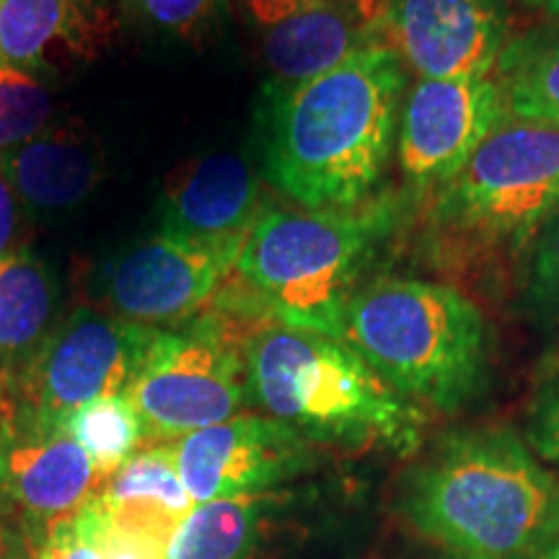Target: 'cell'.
Masks as SVG:
<instances>
[{
	"label": "cell",
	"instance_id": "6da1fadb",
	"mask_svg": "<svg viewBox=\"0 0 559 559\" xmlns=\"http://www.w3.org/2000/svg\"><path fill=\"white\" fill-rule=\"evenodd\" d=\"M407 66L391 47L362 50L317 79L264 91V179L296 207L342 213L379 198Z\"/></svg>",
	"mask_w": 559,
	"mask_h": 559
},
{
	"label": "cell",
	"instance_id": "7a4b0ae2",
	"mask_svg": "<svg viewBox=\"0 0 559 559\" xmlns=\"http://www.w3.org/2000/svg\"><path fill=\"white\" fill-rule=\"evenodd\" d=\"M402 513L449 557L536 559L559 534V481L510 430H459L409 472Z\"/></svg>",
	"mask_w": 559,
	"mask_h": 559
},
{
	"label": "cell",
	"instance_id": "3957f363",
	"mask_svg": "<svg viewBox=\"0 0 559 559\" xmlns=\"http://www.w3.org/2000/svg\"><path fill=\"white\" fill-rule=\"evenodd\" d=\"M249 402L311 443L417 451L425 415L396 394L345 340L283 324L241 347Z\"/></svg>",
	"mask_w": 559,
	"mask_h": 559
},
{
	"label": "cell",
	"instance_id": "277c9868",
	"mask_svg": "<svg viewBox=\"0 0 559 559\" xmlns=\"http://www.w3.org/2000/svg\"><path fill=\"white\" fill-rule=\"evenodd\" d=\"M342 340L419 409L453 415L487 386L485 313L451 285L409 277L362 283L345 309Z\"/></svg>",
	"mask_w": 559,
	"mask_h": 559
},
{
	"label": "cell",
	"instance_id": "5b68a950",
	"mask_svg": "<svg viewBox=\"0 0 559 559\" xmlns=\"http://www.w3.org/2000/svg\"><path fill=\"white\" fill-rule=\"evenodd\" d=\"M396 221L389 198L342 213L264 205L234 272L272 321L342 340L349 298Z\"/></svg>",
	"mask_w": 559,
	"mask_h": 559
},
{
	"label": "cell",
	"instance_id": "8992f818",
	"mask_svg": "<svg viewBox=\"0 0 559 559\" xmlns=\"http://www.w3.org/2000/svg\"><path fill=\"white\" fill-rule=\"evenodd\" d=\"M559 210V124L506 115L466 166L430 198L432 260L492 270L526 254Z\"/></svg>",
	"mask_w": 559,
	"mask_h": 559
},
{
	"label": "cell",
	"instance_id": "52a82bcc",
	"mask_svg": "<svg viewBox=\"0 0 559 559\" xmlns=\"http://www.w3.org/2000/svg\"><path fill=\"white\" fill-rule=\"evenodd\" d=\"M148 326L81 306L55 326L16 379L3 383V407L37 432H58L75 409L128 391Z\"/></svg>",
	"mask_w": 559,
	"mask_h": 559
},
{
	"label": "cell",
	"instance_id": "ba28073f",
	"mask_svg": "<svg viewBox=\"0 0 559 559\" xmlns=\"http://www.w3.org/2000/svg\"><path fill=\"white\" fill-rule=\"evenodd\" d=\"M124 396L143 419L148 445L241 415L249 402L241 349L202 330H153Z\"/></svg>",
	"mask_w": 559,
	"mask_h": 559
},
{
	"label": "cell",
	"instance_id": "9c48e42d",
	"mask_svg": "<svg viewBox=\"0 0 559 559\" xmlns=\"http://www.w3.org/2000/svg\"><path fill=\"white\" fill-rule=\"evenodd\" d=\"M506 115L492 75L419 79L404 94L396 132V158L409 190L419 198L443 190Z\"/></svg>",
	"mask_w": 559,
	"mask_h": 559
},
{
	"label": "cell",
	"instance_id": "30bf717a",
	"mask_svg": "<svg viewBox=\"0 0 559 559\" xmlns=\"http://www.w3.org/2000/svg\"><path fill=\"white\" fill-rule=\"evenodd\" d=\"M236 257L239 251L153 236L122 251L104 272L107 313L148 330H179L207 309Z\"/></svg>",
	"mask_w": 559,
	"mask_h": 559
},
{
	"label": "cell",
	"instance_id": "8fae6325",
	"mask_svg": "<svg viewBox=\"0 0 559 559\" xmlns=\"http://www.w3.org/2000/svg\"><path fill=\"white\" fill-rule=\"evenodd\" d=\"M179 477L194 502L262 495L311 464V440L267 415H236L174 440Z\"/></svg>",
	"mask_w": 559,
	"mask_h": 559
},
{
	"label": "cell",
	"instance_id": "7c38bea8",
	"mask_svg": "<svg viewBox=\"0 0 559 559\" xmlns=\"http://www.w3.org/2000/svg\"><path fill=\"white\" fill-rule=\"evenodd\" d=\"M383 37L419 79H489L510 37L502 0H379Z\"/></svg>",
	"mask_w": 559,
	"mask_h": 559
},
{
	"label": "cell",
	"instance_id": "4fadbf2b",
	"mask_svg": "<svg viewBox=\"0 0 559 559\" xmlns=\"http://www.w3.org/2000/svg\"><path fill=\"white\" fill-rule=\"evenodd\" d=\"M272 83H304L386 45L379 0H247ZM389 47V45H386Z\"/></svg>",
	"mask_w": 559,
	"mask_h": 559
},
{
	"label": "cell",
	"instance_id": "5bb4252c",
	"mask_svg": "<svg viewBox=\"0 0 559 559\" xmlns=\"http://www.w3.org/2000/svg\"><path fill=\"white\" fill-rule=\"evenodd\" d=\"M102 487L86 451L66 430L37 432L0 409V500L21 515L32 542L75 519Z\"/></svg>",
	"mask_w": 559,
	"mask_h": 559
},
{
	"label": "cell",
	"instance_id": "9a60e30c",
	"mask_svg": "<svg viewBox=\"0 0 559 559\" xmlns=\"http://www.w3.org/2000/svg\"><path fill=\"white\" fill-rule=\"evenodd\" d=\"M262 207L260 179L249 160L239 153H213L169 179L160 234L210 249L241 251Z\"/></svg>",
	"mask_w": 559,
	"mask_h": 559
},
{
	"label": "cell",
	"instance_id": "2e32d148",
	"mask_svg": "<svg viewBox=\"0 0 559 559\" xmlns=\"http://www.w3.org/2000/svg\"><path fill=\"white\" fill-rule=\"evenodd\" d=\"M115 32L111 0H0V62L21 70L94 60Z\"/></svg>",
	"mask_w": 559,
	"mask_h": 559
},
{
	"label": "cell",
	"instance_id": "e0dca14e",
	"mask_svg": "<svg viewBox=\"0 0 559 559\" xmlns=\"http://www.w3.org/2000/svg\"><path fill=\"white\" fill-rule=\"evenodd\" d=\"M96 500L109 534L132 544L145 559H164L171 534L194 508V498L179 477L174 443L138 451L104 481Z\"/></svg>",
	"mask_w": 559,
	"mask_h": 559
},
{
	"label": "cell",
	"instance_id": "ac0fdd59",
	"mask_svg": "<svg viewBox=\"0 0 559 559\" xmlns=\"http://www.w3.org/2000/svg\"><path fill=\"white\" fill-rule=\"evenodd\" d=\"M0 171L29 205L66 210L86 200L102 181V148L81 128L66 124L5 153Z\"/></svg>",
	"mask_w": 559,
	"mask_h": 559
},
{
	"label": "cell",
	"instance_id": "d6986e66",
	"mask_svg": "<svg viewBox=\"0 0 559 559\" xmlns=\"http://www.w3.org/2000/svg\"><path fill=\"white\" fill-rule=\"evenodd\" d=\"M58 280L29 249L0 257V379L29 366L58 321Z\"/></svg>",
	"mask_w": 559,
	"mask_h": 559
},
{
	"label": "cell",
	"instance_id": "ffe728a7",
	"mask_svg": "<svg viewBox=\"0 0 559 559\" xmlns=\"http://www.w3.org/2000/svg\"><path fill=\"white\" fill-rule=\"evenodd\" d=\"M495 73L508 115L559 124V21L508 37Z\"/></svg>",
	"mask_w": 559,
	"mask_h": 559
},
{
	"label": "cell",
	"instance_id": "44dd1931",
	"mask_svg": "<svg viewBox=\"0 0 559 559\" xmlns=\"http://www.w3.org/2000/svg\"><path fill=\"white\" fill-rule=\"evenodd\" d=\"M272 500V492H262L194 502L166 544L164 559H249Z\"/></svg>",
	"mask_w": 559,
	"mask_h": 559
},
{
	"label": "cell",
	"instance_id": "7402d4cb",
	"mask_svg": "<svg viewBox=\"0 0 559 559\" xmlns=\"http://www.w3.org/2000/svg\"><path fill=\"white\" fill-rule=\"evenodd\" d=\"M62 430L86 451L96 477L107 481L148 445L143 419L128 396H104L75 409Z\"/></svg>",
	"mask_w": 559,
	"mask_h": 559
},
{
	"label": "cell",
	"instance_id": "603a6c76",
	"mask_svg": "<svg viewBox=\"0 0 559 559\" xmlns=\"http://www.w3.org/2000/svg\"><path fill=\"white\" fill-rule=\"evenodd\" d=\"M52 91L39 73L0 62V158L47 130Z\"/></svg>",
	"mask_w": 559,
	"mask_h": 559
},
{
	"label": "cell",
	"instance_id": "cb8c5ba5",
	"mask_svg": "<svg viewBox=\"0 0 559 559\" xmlns=\"http://www.w3.org/2000/svg\"><path fill=\"white\" fill-rule=\"evenodd\" d=\"M523 304L536 313L559 317V210L544 223L526 251Z\"/></svg>",
	"mask_w": 559,
	"mask_h": 559
},
{
	"label": "cell",
	"instance_id": "d4e9b609",
	"mask_svg": "<svg viewBox=\"0 0 559 559\" xmlns=\"http://www.w3.org/2000/svg\"><path fill=\"white\" fill-rule=\"evenodd\" d=\"M32 544L37 559H107L99 539H96L91 502L75 519L55 523Z\"/></svg>",
	"mask_w": 559,
	"mask_h": 559
},
{
	"label": "cell",
	"instance_id": "484cf974",
	"mask_svg": "<svg viewBox=\"0 0 559 559\" xmlns=\"http://www.w3.org/2000/svg\"><path fill=\"white\" fill-rule=\"evenodd\" d=\"M135 9L177 39H194L215 19V0H132Z\"/></svg>",
	"mask_w": 559,
	"mask_h": 559
},
{
	"label": "cell",
	"instance_id": "4316f807",
	"mask_svg": "<svg viewBox=\"0 0 559 559\" xmlns=\"http://www.w3.org/2000/svg\"><path fill=\"white\" fill-rule=\"evenodd\" d=\"M526 443L542 464L559 469V383L544 391L531 407Z\"/></svg>",
	"mask_w": 559,
	"mask_h": 559
},
{
	"label": "cell",
	"instance_id": "83f0119b",
	"mask_svg": "<svg viewBox=\"0 0 559 559\" xmlns=\"http://www.w3.org/2000/svg\"><path fill=\"white\" fill-rule=\"evenodd\" d=\"M19 230V194L0 171V257L13 251V239Z\"/></svg>",
	"mask_w": 559,
	"mask_h": 559
},
{
	"label": "cell",
	"instance_id": "f1b7e54d",
	"mask_svg": "<svg viewBox=\"0 0 559 559\" xmlns=\"http://www.w3.org/2000/svg\"><path fill=\"white\" fill-rule=\"evenodd\" d=\"M91 513H94V531H96V539H99L104 555L107 559H145V555L140 549L132 547V544L117 539L107 531V523H104L99 500H91Z\"/></svg>",
	"mask_w": 559,
	"mask_h": 559
},
{
	"label": "cell",
	"instance_id": "f546056e",
	"mask_svg": "<svg viewBox=\"0 0 559 559\" xmlns=\"http://www.w3.org/2000/svg\"><path fill=\"white\" fill-rule=\"evenodd\" d=\"M5 559H37V551H34V544L29 542V536L24 534V531H16V536H13L11 542V549Z\"/></svg>",
	"mask_w": 559,
	"mask_h": 559
},
{
	"label": "cell",
	"instance_id": "4dcf8cb0",
	"mask_svg": "<svg viewBox=\"0 0 559 559\" xmlns=\"http://www.w3.org/2000/svg\"><path fill=\"white\" fill-rule=\"evenodd\" d=\"M13 536H16V528H11L9 508H5V502L0 500V559H5V555H9Z\"/></svg>",
	"mask_w": 559,
	"mask_h": 559
},
{
	"label": "cell",
	"instance_id": "1f68e13d",
	"mask_svg": "<svg viewBox=\"0 0 559 559\" xmlns=\"http://www.w3.org/2000/svg\"><path fill=\"white\" fill-rule=\"evenodd\" d=\"M523 3L534 5V9H542L544 13H549L551 19L559 21V0H523Z\"/></svg>",
	"mask_w": 559,
	"mask_h": 559
},
{
	"label": "cell",
	"instance_id": "d6a6232c",
	"mask_svg": "<svg viewBox=\"0 0 559 559\" xmlns=\"http://www.w3.org/2000/svg\"><path fill=\"white\" fill-rule=\"evenodd\" d=\"M536 559H559V534L542 549V555Z\"/></svg>",
	"mask_w": 559,
	"mask_h": 559
},
{
	"label": "cell",
	"instance_id": "836d02e7",
	"mask_svg": "<svg viewBox=\"0 0 559 559\" xmlns=\"http://www.w3.org/2000/svg\"><path fill=\"white\" fill-rule=\"evenodd\" d=\"M0 409H3V379H0Z\"/></svg>",
	"mask_w": 559,
	"mask_h": 559
},
{
	"label": "cell",
	"instance_id": "e575fe53",
	"mask_svg": "<svg viewBox=\"0 0 559 559\" xmlns=\"http://www.w3.org/2000/svg\"><path fill=\"white\" fill-rule=\"evenodd\" d=\"M445 559H459V557H445Z\"/></svg>",
	"mask_w": 559,
	"mask_h": 559
}]
</instances>
